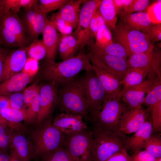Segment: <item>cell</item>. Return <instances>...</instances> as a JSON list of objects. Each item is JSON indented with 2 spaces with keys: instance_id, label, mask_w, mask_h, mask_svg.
Wrapping results in <instances>:
<instances>
[{
  "instance_id": "1",
  "label": "cell",
  "mask_w": 161,
  "mask_h": 161,
  "mask_svg": "<svg viewBox=\"0 0 161 161\" xmlns=\"http://www.w3.org/2000/svg\"><path fill=\"white\" fill-rule=\"evenodd\" d=\"M93 70V66L84 48L75 56L61 62H45L42 75L47 82L61 86L76 77L82 71Z\"/></svg>"
},
{
  "instance_id": "2",
  "label": "cell",
  "mask_w": 161,
  "mask_h": 161,
  "mask_svg": "<svg viewBox=\"0 0 161 161\" xmlns=\"http://www.w3.org/2000/svg\"><path fill=\"white\" fill-rule=\"evenodd\" d=\"M61 86L57 102L62 112L78 114L87 119L89 114L82 77H75Z\"/></svg>"
},
{
  "instance_id": "3",
  "label": "cell",
  "mask_w": 161,
  "mask_h": 161,
  "mask_svg": "<svg viewBox=\"0 0 161 161\" xmlns=\"http://www.w3.org/2000/svg\"><path fill=\"white\" fill-rule=\"evenodd\" d=\"M0 44L8 48L27 47L31 44L17 13L11 11L0 13Z\"/></svg>"
},
{
  "instance_id": "4",
  "label": "cell",
  "mask_w": 161,
  "mask_h": 161,
  "mask_svg": "<svg viewBox=\"0 0 161 161\" xmlns=\"http://www.w3.org/2000/svg\"><path fill=\"white\" fill-rule=\"evenodd\" d=\"M93 161H106L115 153L126 148L125 134L94 128L92 132Z\"/></svg>"
},
{
  "instance_id": "5",
  "label": "cell",
  "mask_w": 161,
  "mask_h": 161,
  "mask_svg": "<svg viewBox=\"0 0 161 161\" xmlns=\"http://www.w3.org/2000/svg\"><path fill=\"white\" fill-rule=\"evenodd\" d=\"M128 110L120 98L108 95L100 111L90 116V119L94 128L123 134L119 131V123L122 115Z\"/></svg>"
},
{
  "instance_id": "6",
  "label": "cell",
  "mask_w": 161,
  "mask_h": 161,
  "mask_svg": "<svg viewBox=\"0 0 161 161\" xmlns=\"http://www.w3.org/2000/svg\"><path fill=\"white\" fill-rule=\"evenodd\" d=\"M111 31L113 42L122 46L129 57L134 53L148 52L154 49L151 41L145 35L126 26L121 21Z\"/></svg>"
},
{
  "instance_id": "7",
  "label": "cell",
  "mask_w": 161,
  "mask_h": 161,
  "mask_svg": "<svg viewBox=\"0 0 161 161\" xmlns=\"http://www.w3.org/2000/svg\"><path fill=\"white\" fill-rule=\"evenodd\" d=\"M86 129L65 135L64 147L75 161H93L92 133Z\"/></svg>"
},
{
  "instance_id": "8",
  "label": "cell",
  "mask_w": 161,
  "mask_h": 161,
  "mask_svg": "<svg viewBox=\"0 0 161 161\" xmlns=\"http://www.w3.org/2000/svg\"><path fill=\"white\" fill-rule=\"evenodd\" d=\"M65 135L52 125L48 124L33 135L35 156L48 155L64 146Z\"/></svg>"
},
{
  "instance_id": "9",
  "label": "cell",
  "mask_w": 161,
  "mask_h": 161,
  "mask_svg": "<svg viewBox=\"0 0 161 161\" xmlns=\"http://www.w3.org/2000/svg\"><path fill=\"white\" fill-rule=\"evenodd\" d=\"M82 77L87 108L90 116L98 112L108 95L93 70Z\"/></svg>"
},
{
  "instance_id": "10",
  "label": "cell",
  "mask_w": 161,
  "mask_h": 161,
  "mask_svg": "<svg viewBox=\"0 0 161 161\" xmlns=\"http://www.w3.org/2000/svg\"><path fill=\"white\" fill-rule=\"evenodd\" d=\"M101 0H85L80 9L78 23L76 30L72 33L78 39L80 50L94 42L91 38L89 25L92 18L98 7Z\"/></svg>"
},
{
  "instance_id": "11",
  "label": "cell",
  "mask_w": 161,
  "mask_h": 161,
  "mask_svg": "<svg viewBox=\"0 0 161 161\" xmlns=\"http://www.w3.org/2000/svg\"><path fill=\"white\" fill-rule=\"evenodd\" d=\"M86 54L92 63L93 70L106 94L108 95L119 98L121 91V81L113 75L106 68L102 61L92 53L89 52Z\"/></svg>"
},
{
  "instance_id": "12",
  "label": "cell",
  "mask_w": 161,
  "mask_h": 161,
  "mask_svg": "<svg viewBox=\"0 0 161 161\" xmlns=\"http://www.w3.org/2000/svg\"><path fill=\"white\" fill-rule=\"evenodd\" d=\"M147 111L140 105L125 112L120 119L119 130L124 134L134 133L147 120Z\"/></svg>"
},
{
  "instance_id": "13",
  "label": "cell",
  "mask_w": 161,
  "mask_h": 161,
  "mask_svg": "<svg viewBox=\"0 0 161 161\" xmlns=\"http://www.w3.org/2000/svg\"><path fill=\"white\" fill-rule=\"evenodd\" d=\"M58 86L47 82L40 87L39 109L37 118L39 123L49 115L55 103L57 102Z\"/></svg>"
},
{
  "instance_id": "14",
  "label": "cell",
  "mask_w": 161,
  "mask_h": 161,
  "mask_svg": "<svg viewBox=\"0 0 161 161\" xmlns=\"http://www.w3.org/2000/svg\"><path fill=\"white\" fill-rule=\"evenodd\" d=\"M29 46L18 48L10 52L5 61L0 83L19 73L24 67L26 62Z\"/></svg>"
},
{
  "instance_id": "15",
  "label": "cell",
  "mask_w": 161,
  "mask_h": 161,
  "mask_svg": "<svg viewBox=\"0 0 161 161\" xmlns=\"http://www.w3.org/2000/svg\"><path fill=\"white\" fill-rule=\"evenodd\" d=\"M83 118L79 115L61 112L54 120L52 125L64 135H69L87 129Z\"/></svg>"
},
{
  "instance_id": "16",
  "label": "cell",
  "mask_w": 161,
  "mask_h": 161,
  "mask_svg": "<svg viewBox=\"0 0 161 161\" xmlns=\"http://www.w3.org/2000/svg\"><path fill=\"white\" fill-rule=\"evenodd\" d=\"M154 79L147 78L140 84L128 88L120 95V98L129 109L142 105Z\"/></svg>"
},
{
  "instance_id": "17",
  "label": "cell",
  "mask_w": 161,
  "mask_h": 161,
  "mask_svg": "<svg viewBox=\"0 0 161 161\" xmlns=\"http://www.w3.org/2000/svg\"><path fill=\"white\" fill-rule=\"evenodd\" d=\"M103 63L108 70L122 81L129 68L127 61L120 56L106 54L95 50H90Z\"/></svg>"
},
{
  "instance_id": "18",
  "label": "cell",
  "mask_w": 161,
  "mask_h": 161,
  "mask_svg": "<svg viewBox=\"0 0 161 161\" xmlns=\"http://www.w3.org/2000/svg\"><path fill=\"white\" fill-rule=\"evenodd\" d=\"M42 33L46 52L45 62H55L61 34L58 32L52 21L48 19Z\"/></svg>"
},
{
  "instance_id": "19",
  "label": "cell",
  "mask_w": 161,
  "mask_h": 161,
  "mask_svg": "<svg viewBox=\"0 0 161 161\" xmlns=\"http://www.w3.org/2000/svg\"><path fill=\"white\" fill-rule=\"evenodd\" d=\"M151 121L147 120L143 125L131 137L127 138L126 148L134 153L141 151L147 140L153 133Z\"/></svg>"
},
{
  "instance_id": "20",
  "label": "cell",
  "mask_w": 161,
  "mask_h": 161,
  "mask_svg": "<svg viewBox=\"0 0 161 161\" xmlns=\"http://www.w3.org/2000/svg\"><path fill=\"white\" fill-rule=\"evenodd\" d=\"M118 14L120 21L126 26L135 30L142 32L154 25L146 12L130 13L120 11Z\"/></svg>"
},
{
  "instance_id": "21",
  "label": "cell",
  "mask_w": 161,
  "mask_h": 161,
  "mask_svg": "<svg viewBox=\"0 0 161 161\" xmlns=\"http://www.w3.org/2000/svg\"><path fill=\"white\" fill-rule=\"evenodd\" d=\"M31 78L25 72H20L0 83V95L6 96L18 92L29 83Z\"/></svg>"
},
{
  "instance_id": "22",
  "label": "cell",
  "mask_w": 161,
  "mask_h": 161,
  "mask_svg": "<svg viewBox=\"0 0 161 161\" xmlns=\"http://www.w3.org/2000/svg\"><path fill=\"white\" fill-rule=\"evenodd\" d=\"M83 0H70L55 14L70 24L73 28H76L79 22L80 6Z\"/></svg>"
},
{
  "instance_id": "23",
  "label": "cell",
  "mask_w": 161,
  "mask_h": 161,
  "mask_svg": "<svg viewBox=\"0 0 161 161\" xmlns=\"http://www.w3.org/2000/svg\"><path fill=\"white\" fill-rule=\"evenodd\" d=\"M79 49L80 50L79 41L72 34L61 35L58 50L60 57L62 61L75 56Z\"/></svg>"
},
{
  "instance_id": "24",
  "label": "cell",
  "mask_w": 161,
  "mask_h": 161,
  "mask_svg": "<svg viewBox=\"0 0 161 161\" xmlns=\"http://www.w3.org/2000/svg\"><path fill=\"white\" fill-rule=\"evenodd\" d=\"M10 145L23 161H30L35 156L34 151L30 148V143L23 135L16 134L11 136Z\"/></svg>"
},
{
  "instance_id": "25",
  "label": "cell",
  "mask_w": 161,
  "mask_h": 161,
  "mask_svg": "<svg viewBox=\"0 0 161 161\" xmlns=\"http://www.w3.org/2000/svg\"><path fill=\"white\" fill-rule=\"evenodd\" d=\"M149 69L143 68H131L127 72L123 79L121 81L123 88L119 95L128 88L139 85L146 79Z\"/></svg>"
},
{
  "instance_id": "26",
  "label": "cell",
  "mask_w": 161,
  "mask_h": 161,
  "mask_svg": "<svg viewBox=\"0 0 161 161\" xmlns=\"http://www.w3.org/2000/svg\"><path fill=\"white\" fill-rule=\"evenodd\" d=\"M98 9L104 20L105 24L111 30L117 23V13L113 0H101Z\"/></svg>"
},
{
  "instance_id": "27",
  "label": "cell",
  "mask_w": 161,
  "mask_h": 161,
  "mask_svg": "<svg viewBox=\"0 0 161 161\" xmlns=\"http://www.w3.org/2000/svg\"><path fill=\"white\" fill-rule=\"evenodd\" d=\"M153 51V50L147 52L134 53L131 55L127 61L129 68H143L149 69L152 60Z\"/></svg>"
},
{
  "instance_id": "28",
  "label": "cell",
  "mask_w": 161,
  "mask_h": 161,
  "mask_svg": "<svg viewBox=\"0 0 161 161\" xmlns=\"http://www.w3.org/2000/svg\"><path fill=\"white\" fill-rule=\"evenodd\" d=\"M38 0H2L4 11H11L18 13L21 8L38 7Z\"/></svg>"
},
{
  "instance_id": "29",
  "label": "cell",
  "mask_w": 161,
  "mask_h": 161,
  "mask_svg": "<svg viewBox=\"0 0 161 161\" xmlns=\"http://www.w3.org/2000/svg\"><path fill=\"white\" fill-rule=\"evenodd\" d=\"M48 20L46 14L38 7L36 8L35 21L28 36L31 44L37 39L39 35L42 33Z\"/></svg>"
},
{
  "instance_id": "30",
  "label": "cell",
  "mask_w": 161,
  "mask_h": 161,
  "mask_svg": "<svg viewBox=\"0 0 161 161\" xmlns=\"http://www.w3.org/2000/svg\"><path fill=\"white\" fill-rule=\"evenodd\" d=\"M161 101V78H156L148 89L143 104L149 108Z\"/></svg>"
},
{
  "instance_id": "31",
  "label": "cell",
  "mask_w": 161,
  "mask_h": 161,
  "mask_svg": "<svg viewBox=\"0 0 161 161\" xmlns=\"http://www.w3.org/2000/svg\"><path fill=\"white\" fill-rule=\"evenodd\" d=\"M95 38V42L92 44L97 48H103L114 42L111 31L105 24L101 27Z\"/></svg>"
},
{
  "instance_id": "32",
  "label": "cell",
  "mask_w": 161,
  "mask_h": 161,
  "mask_svg": "<svg viewBox=\"0 0 161 161\" xmlns=\"http://www.w3.org/2000/svg\"><path fill=\"white\" fill-rule=\"evenodd\" d=\"M0 114L10 123H18L27 120L25 112L15 109L12 108H5L0 109Z\"/></svg>"
},
{
  "instance_id": "33",
  "label": "cell",
  "mask_w": 161,
  "mask_h": 161,
  "mask_svg": "<svg viewBox=\"0 0 161 161\" xmlns=\"http://www.w3.org/2000/svg\"><path fill=\"white\" fill-rule=\"evenodd\" d=\"M143 148L158 159L161 158V137L152 134L146 142Z\"/></svg>"
},
{
  "instance_id": "34",
  "label": "cell",
  "mask_w": 161,
  "mask_h": 161,
  "mask_svg": "<svg viewBox=\"0 0 161 161\" xmlns=\"http://www.w3.org/2000/svg\"><path fill=\"white\" fill-rule=\"evenodd\" d=\"M27 54L30 58L38 61L45 57L46 49L42 39H36L29 46Z\"/></svg>"
},
{
  "instance_id": "35",
  "label": "cell",
  "mask_w": 161,
  "mask_h": 161,
  "mask_svg": "<svg viewBox=\"0 0 161 161\" xmlns=\"http://www.w3.org/2000/svg\"><path fill=\"white\" fill-rule=\"evenodd\" d=\"M90 50H95L102 52L122 57L126 60L129 56L128 54L125 49L120 44L116 43L109 45L102 49H99L95 47L92 43L88 45Z\"/></svg>"
},
{
  "instance_id": "36",
  "label": "cell",
  "mask_w": 161,
  "mask_h": 161,
  "mask_svg": "<svg viewBox=\"0 0 161 161\" xmlns=\"http://www.w3.org/2000/svg\"><path fill=\"white\" fill-rule=\"evenodd\" d=\"M37 8H24L21 18H20L25 29L27 36L35 21Z\"/></svg>"
},
{
  "instance_id": "37",
  "label": "cell",
  "mask_w": 161,
  "mask_h": 161,
  "mask_svg": "<svg viewBox=\"0 0 161 161\" xmlns=\"http://www.w3.org/2000/svg\"><path fill=\"white\" fill-rule=\"evenodd\" d=\"M70 0H40L38 8L46 14L48 12L60 9L68 3Z\"/></svg>"
},
{
  "instance_id": "38",
  "label": "cell",
  "mask_w": 161,
  "mask_h": 161,
  "mask_svg": "<svg viewBox=\"0 0 161 161\" xmlns=\"http://www.w3.org/2000/svg\"><path fill=\"white\" fill-rule=\"evenodd\" d=\"M42 157L41 161H75L64 146Z\"/></svg>"
},
{
  "instance_id": "39",
  "label": "cell",
  "mask_w": 161,
  "mask_h": 161,
  "mask_svg": "<svg viewBox=\"0 0 161 161\" xmlns=\"http://www.w3.org/2000/svg\"><path fill=\"white\" fill-rule=\"evenodd\" d=\"M150 111L151 122L154 131L160 132L161 130V101L149 109Z\"/></svg>"
},
{
  "instance_id": "40",
  "label": "cell",
  "mask_w": 161,
  "mask_h": 161,
  "mask_svg": "<svg viewBox=\"0 0 161 161\" xmlns=\"http://www.w3.org/2000/svg\"><path fill=\"white\" fill-rule=\"evenodd\" d=\"M57 30L62 35L71 34L74 29L69 23L53 14L50 19Z\"/></svg>"
},
{
  "instance_id": "41",
  "label": "cell",
  "mask_w": 161,
  "mask_h": 161,
  "mask_svg": "<svg viewBox=\"0 0 161 161\" xmlns=\"http://www.w3.org/2000/svg\"><path fill=\"white\" fill-rule=\"evenodd\" d=\"M40 86L34 83L27 88L23 92L25 109L32 103L36 97L39 94Z\"/></svg>"
},
{
  "instance_id": "42",
  "label": "cell",
  "mask_w": 161,
  "mask_h": 161,
  "mask_svg": "<svg viewBox=\"0 0 161 161\" xmlns=\"http://www.w3.org/2000/svg\"><path fill=\"white\" fill-rule=\"evenodd\" d=\"M104 24V20L100 13L98 7L94 13L89 25L90 35L93 41V37H95L98 30Z\"/></svg>"
},
{
  "instance_id": "43",
  "label": "cell",
  "mask_w": 161,
  "mask_h": 161,
  "mask_svg": "<svg viewBox=\"0 0 161 161\" xmlns=\"http://www.w3.org/2000/svg\"><path fill=\"white\" fill-rule=\"evenodd\" d=\"M161 0H158L148 8L147 13L153 24H161Z\"/></svg>"
},
{
  "instance_id": "44",
  "label": "cell",
  "mask_w": 161,
  "mask_h": 161,
  "mask_svg": "<svg viewBox=\"0 0 161 161\" xmlns=\"http://www.w3.org/2000/svg\"><path fill=\"white\" fill-rule=\"evenodd\" d=\"M9 98L10 105L12 108L26 112L23 93L18 92L13 93L10 95Z\"/></svg>"
},
{
  "instance_id": "45",
  "label": "cell",
  "mask_w": 161,
  "mask_h": 161,
  "mask_svg": "<svg viewBox=\"0 0 161 161\" xmlns=\"http://www.w3.org/2000/svg\"><path fill=\"white\" fill-rule=\"evenodd\" d=\"M151 41L161 40V24L153 25L142 32Z\"/></svg>"
},
{
  "instance_id": "46",
  "label": "cell",
  "mask_w": 161,
  "mask_h": 161,
  "mask_svg": "<svg viewBox=\"0 0 161 161\" xmlns=\"http://www.w3.org/2000/svg\"><path fill=\"white\" fill-rule=\"evenodd\" d=\"M149 1L148 0H133L131 4L123 11L130 13L141 12L147 7Z\"/></svg>"
},
{
  "instance_id": "47",
  "label": "cell",
  "mask_w": 161,
  "mask_h": 161,
  "mask_svg": "<svg viewBox=\"0 0 161 161\" xmlns=\"http://www.w3.org/2000/svg\"><path fill=\"white\" fill-rule=\"evenodd\" d=\"M7 127L0 125V150H6L10 145L11 136Z\"/></svg>"
},
{
  "instance_id": "48",
  "label": "cell",
  "mask_w": 161,
  "mask_h": 161,
  "mask_svg": "<svg viewBox=\"0 0 161 161\" xmlns=\"http://www.w3.org/2000/svg\"><path fill=\"white\" fill-rule=\"evenodd\" d=\"M131 157L132 161H157L159 159L145 150L134 153Z\"/></svg>"
},
{
  "instance_id": "49",
  "label": "cell",
  "mask_w": 161,
  "mask_h": 161,
  "mask_svg": "<svg viewBox=\"0 0 161 161\" xmlns=\"http://www.w3.org/2000/svg\"><path fill=\"white\" fill-rule=\"evenodd\" d=\"M127 149H124L114 154L106 161H132L131 156L127 152Z\"/></svg>"
},
{
  "instance_id": "50",
  "label": "cell",
  "mask_w": 161,
  "mask_h": 161,
  "mask_svg": "<svg viewBox=\"0 0 161 161\" xmlns=\"http://www.w3.org/2000/svg\"><path fill=\"white\" fill-rule=\"evenodd\" d=\"M10 52L9 48L0 46V80L3 72L5 61Z\"/></svg>"
},
{
  "instance_id": "51",
  "label": "cell",
  "mask_w": 161,
  "mask_h": 161,
  "mask_svg": "<svg viewBox=\"0 0 161 161\" xmlns=\"http://www.w3.org/2000/svg\"><path fill=\"white\" fill-rule=\"evenodd\" d=\"M133 0H113L117 13L118 10L123 7L124 10L131 4Z\"/></svg>"
},
{
  "instance_id": "52",
  "label": "cell",
  "mask_w": 161,
  "mask_h": 161,
  "mask_svg": "<svg viewBox=\"0 0 161 161\" xmlns=\"http://www.w3.org/2000/svg\"><path fill=\"white\" fill-rule=\"evenodd\" d=\"M11 108L9 98L0 95V109L5 108Z\"/></svg>"
},
{
  "instance_id": "53",
  "label": "cell",
  "mask_w": 161,
  "mask_h": 161,
  "mask_svg": "<svg viewBox=\"0 0 161 161\" xmlns=\"http://www.w3.org/2000/svg\"><path fill=\"white\" fill-rule=\"evenodd\" d=\"M6 150H0V161H8L10 158V154L6 151Z\"/></svg>"
},
{
  "instance_id": "54",
  "label": "cell",
  "mask_w": 161,
  "mask_h": 161,
  "mask_svg": "<svg viewBox=\"0 0 161 161\" xmlns=\"http://www.w3.org/2000/svg\"><path fill=\"white\" fill-rule=\"evenodd\" d=\"M8 161H23L13 151L11 150Z\"/></svg>"
},
{
  "instance_id": "55",
  "label": "cell",
  "mask_w": 161,
  "mask_h": 161,
  "mask_svg": "<svg viewBox=\"0 0 161 161\" xmlns=\"http://www.w3.org/2000/svg\"><path fill=\"white\" fill-rule=\"evenodd\" d=\"M0 125L6 127H12L11 123H9L4 119L0 114Z\"/></svg>"
},
{
  "instance_id": "56",
  "label": "cell",
  "mask_w": 161,
  "mask_h": 161,
  "mask_svg": "<svg viewBox=\"0 0 161 161\" xmlns=\"http://www.w3.org/2000/svg\"><path fill=\"white\" fill-rule=\"evenodd\" d=\"M3 11L4 10L2 4V0H0V13Z\"/></svg>"
},
{
  "instance_id": "57",
  "label": "cell",
  "mask_w": 161,
  "mask_h": 161,
  "mask_svg": "<svg viewBox=\"0 0 161 161\" xmlns=\"http://www.w3.org/2000/svg\"><path fill=\"white\" fill-rule=\"evenodd\" d=\"M157 161H161V158H159Z\"/></svg>"
},
{
  "instance_id": "58",
  "label": "cell",
  "mask_w": 161,
  "mask_h": 161,
  "mask_svg": "<svg viewBox=\"0 0 161 161\" xmlns=\"http://www.w3.org/2000/svg\"><path fill=\"white\" fill-rule=\"evenodd\" d=\"M1 46V45L0 44V46Z\"/></svg>"
}]
</instances>
